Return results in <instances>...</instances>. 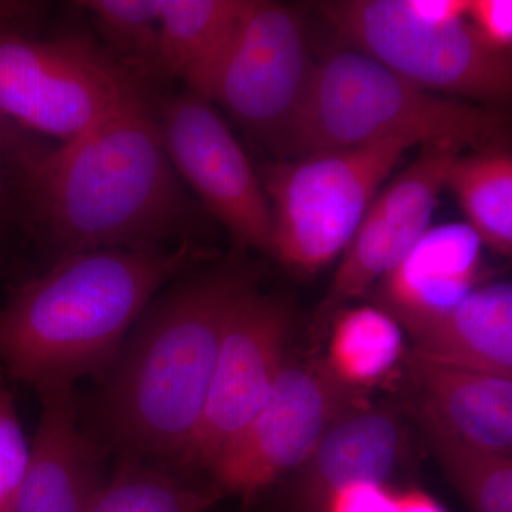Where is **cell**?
Wrapping results in <instances>:
<instances>
[{
  "label": "cell",
  "instance_id": "6da1fadb",
  "mask_svg": "<svg viewBox=\"0 0 512 512\" xmlns=\"http://www.w3.org/2000/svg\"><path fill=\"white\" fill-rule=\"evenodd\" d=\"M22 227L56 259L190 239L197 205L174 170L156 101L55 146L22 175Z\"/></svg>",
  "mask_w": 512,
  "mask_h": 512
},
{
  "label": "cell",
  "instance_id": "7a4b0ae2",
  "mask_svg": "<svg viewBox=\"0 0 512 512\" xmlns=\"http://www.w3.org/2000/svg\"><path fill=\"white\" fill-rule=\"evenodd\" d=\"M259 268L234 256L158 296L100 373L97 439L123 457L177 463L200 423L228 313Z\"/></svg>",
  "mask_w": 512,
  "mask_h": 512
},
{
  "label": "cell",
  "instance_id": "3957f363",
  "mask_svg": "<svg viewBox=\"0 0 512 512\" xmlns=\"http://www.w3.org/2000/svg\"><path fill=\"white\" fill-rule=\"evenodd\" d=\"M204 259L191 239L55 259L0 306V366L39 390L100 375L156 293Z\"/></svg>",
  "mask_w": 512,
  "mask_h": 512
},
{
  "label": "cell",
  "instance_id": "277c9868",
  "mask_svg": "<svg viewBox=\"0 0 512 512\" xmlns=\"http://www.w3.org/2000/svg\"><path fill=\"white\" fill-rule=\"evenodd\" d=\"M504 117L421 90L359 50L316 63L301 107L276 153L302 158L406 137L419 146L448 143L485 148Z\"/></svg>",
  "mask_w": 512,
  "mask_h": 512
},
{
  "label": "cell",
  "instance_id": "5b68a950",
  "mask_svg": "<svg viewBox=\"0 0 512 512\" xmlns=\"http://www.w3.org/2000/svg\"><path fill=\"white\" fill-rule=\"evenodd\" d=\"M154 101L92 36L0 35V114L33 136L67 143Z\"/></svg>",
  "mask_w": 512,
  "mask_h": 512
},
{
  "label": "cell",
  "instance_id": "8992f818",
  "mask_svg": "<svg viewBox=\"0 0 512 512\" xmlns=\"http://www.w3.org/2000/svg\"><path fill=\"white\" fill-rule=\"evenodd\" d=\"M416 146L412 138L394 137L265 164L258 177L274 222L271 254L308 275L335 261L349 247L379 188Z\"/></svg>",
  "mask_w": 512,
  "mask_h": 512
},
{
  "label": "cell",
  "instance_id": "52a82bcc",
  "mask_svg": "<svg viewBox=\"0 0 512 512\" xmlns=\"http://www.w3.org/2000/svg\"><path fill=\"white\" fill-rule=\"evenodd\" d=\"M320 9L352 49L421 90L481 101L510 97V53L485 45L467 19L421 22L403 0H338Z\"/></svg>",
  "mask_w": 512,
  "mask_h": 512
},
{
  "label": "cell",
  "instance_id": "ba28073f",
  "mask_svg": "<svg viewBox=\"0 0 512 512\" xmlns=\"http://www.w3.org/2000/svg\"><path fill=\"white\" fill-rule=\"evenodd\" d=\"M325 360L286 359L261 409L211 464L212 485L251 501L311 454L329 427L362 406Z\"/></svg>",
  "mask_w": 512,
  "mask_h": 512
},
{
  "label": "cell",
  "instance_id": "9c48e42d",
  "mask_svg": "<svg viewBox=\"0 0 512 512\" xmlns=\"http://www.w3.org/2000/svg\"><path fill=\"white\" fill-rule=\"evenodd\" d=\"M315 66L298 10L248 0L208 101L220 104L249 136L276 151L305 99Z\"/></svg>",
  "mask_w": 512,
  "mask_h": 512
},
{
  "label": "cell",
  "instance_id": "30bf717a",
  "mask_svg": "<svg viewBox=\"0 0 512 512\" xmlns=\"http://www.w3.org/2000/svg\"><path fill=\"white\" fill-rule=\"evenodd\" d=\"M168 158L205 210L227 228L237 252H272L274 222L261 180L211 101L184 90L156 100Z\"/></svg>",
  "mask_w": 512,
  "mask_h": 512
},
{
  "label": "cell",
  "instance_id": "8fae6325",
  "mask_svg": "<svg viewBox=\"0 0 512 512\" xmlns=\"http://www.w3.org/2000/svg\"><path fill=\"white\" fill-rule=\"evenodd\" d=\"M292 315L274 295L251 289L232 306L200 423L177 466L210 470L222 448L266 402L291 338Z\"/></svg>",
  "mask_w": 512,
  "mask_h": 512
},
{
  "label": "cell",
  "instance_id": "7c38bea8",
  "mask_svg": "<svg viewBox=\"0 0 512 512\" xmlns=\"http://www.w3.org/2000/svg\"><path fill=\"white\" fill-rule=\"evenodd\" d=\"M460 151L448 143L421 146L419 157L376 195L316 311V339L346 303L379 284L429 231L448 171Z\"/></svg>",
  "mask_w": 512,
  "mask_h": 512
},
{
  "label": "cell",
  "instance_id": "4fadbf2b",
  "mask_svg": "<svg viewBox=\"0 0 512 512\" xmlns=\"http://www.w3.org/2000/svg\"><path fill=\"white\" fill-rule=\"evenodd\" d=\"M39 426L29 466L10 512H89L101 478L103 446L83 429L73 386L39 390Z\"/></svg>",
  "mask_w": 512,
  "mask_h": 512
},
{
  "label": "cell",
  "instance_id": "5bb4252c",
  "mask_svg": "<svg viewBox=\"0 0 512 512\" xmlns=\"http://www.w3.org/2000/svg\"><path fill=\"white\" fill-rule=\"evenodd\" d=\"M404 443L402 420L392 407L350 410L292 471L281 495L282 512H323L330 495L353 481L387 483Z\"/></svg>",
  "mask_w": 512,
  "mask_h": 512
},
{
  "label": "cell",
  "instance_id": "9a60e30c",
  "mask_svg": "<svg viewBox=\"0 0 512 512\" xmlns=\"http://www.w3.org/2000/svg\"><path fill=\"white\" fill-rule=\"evenodd\" d=\"M483 244L467 224L430 228L377 286V305L409 332L480 288Z\"/></svg>",
  "mask_w": 512,
  "mask_h": 512
},
{
  "label": "cell",
  "instance_id": "2e32d148",
  "mask_svg": "<svg viewBox=\"0 0 512 512\" xmlns=\"http://www.w3.org/2000/svg\"><path fill=\"white\" fill-rule=\"evenodd\" d=\"M426 433L511 456L512 377L437 365L406 352Z\"/></svg>",
  "mask_w": 512,
  "mask_h": 512
},
{
  "label": "cell",
  "instance_id": "e0dca14e",
  "mask_svg": "<svg viewBox=\"0 0 512 512\" xmlns=\"http://www.w3.org/2000/svg\"><path fill=\"white\" fill-rule=\"evenodd\" d=\"M412 353L437 365L512 377L510 282L480 286L456 308L409 330Z\"/></svg>",
  "mask_w": 512,
  "mask_h": 512
},
{
  "label": "cell",
  "instance_id": "ac0fdd59",
  "mask_svg": "<svg viewBox=\"0 0 512 512\" xmlns=\"http://www.w3.org/2000/svg\"><path fill=\"white\" fill-rule=\"evenodd\" d=\"M248 0H158L160 74L208 100Z\"/></svg>",
  "mask_w": 512,
  "mask_h": 512
},
{
  "label": "cell",
  "instance_id": "d6986e66",
  "mask_svg": "<svg viewBox=\"0 0 512 512\" xmlns=\"http://www.w3.org/2000/svg\"><path fill=\"white\" fill-rule=\"evenodd\" d=\"M446 188L456 195L468 227L483 247L508 256L512 251V156L488 146L474 156H458Z\"/></svg>",
  "mask_w": 512,
  "mask_h": 512
},
{
  "label": "cell",
  "instance_id": "ffe728a7",
  "mask_svg": "<svg viewBox=\"0 0 512 512\" xmlns=\"http://www.w3.org/2000/svg\"><path fill=\"white\" fill-rule=\"evenodd\" d=\"M332 322L325 362L350 389L382 382L406 355L402 328L379 306L342 309Z\"/></svg>",
  "mask_w": 512,
  "mask_h": 512
},
{
  "label": "cell",
  "instance_id": "44dd1931",
  "mask_svg": "<svg viewBox=\"0 0 512 512\" xmlns=\"http://www.w3.org/2000/svg\"><path fill=\"white\" fill-rule=\"evenodd\" d=\"M221 497L215 485L192 484L138 458L123 457L94 494L89 512H207Z\"/></svg>",
  "mask_w": 512,
  "mask_h": 512
},
{
  "label": "cell",
  "instance_id": "7402d4cb",
  "mask_svg": "<svg viewBox=\"0 0 512 512\" xmlns=\"http://www.w3.org/2000/svg\"><path fill=\"white\" fill-rule=\"evenodd\" d=\"M74 5L87 12L100 45L117 62L150 87L163 82L158 0H83Z\"/></svg>",
  "mask_w": 512,
  "mask_h": 512
},
{
  "label": "cell",
  "instance_id": "603a6c76",
  "mask_svg": "<svg viewBox=\"0 0 512 512\" xmlns=\"http://www.w3.org/2000/svg\"><path fill=\"white\" fill-rule=\"evenodd\" d=\"M431 451L471 512H512L511 456L426 433Z\"/></svg>",
  "mask_w": 512,
  "mask_h": 512
},
{
  "label": "cell",
  "instance_id": "cb8c5ba5",
  "mask_svg": "<svg viewBox=\"0 0 512 512\" xmlns=\"http://www.w3.org/2000/svg\"><path fill=\"white\" fill-rule=\"evenodd\" d=\"M30 444L23 434L15 400L0 383V512L12 511L29 466Z\"/></svg>",
  "mask_w": 512,
  "mask_h": 512
},
{
  "label": "cell",
  "instance_id": "d4e9b609",
  "mask_svg": "<svg viewBox=\"0 0 512 512\" xmlns=\"http://www.w3.org/2000/svg\"><path fill=\"white\" fill-rule=\"evenodd\" d=\"M467 20L485 45L497 52L510 53L512 0H470Z\"/></svg>",
  "mask_w": 512,
  "mask_h": 512
},
{
  "label": "cell",
  "instance_id": "484cf974",
  "mask_svg": "<svg viewBox=\"0 0 512 512\" xmlns=\"http://www.w3.org/2000/svg\"><path fill=\"white\" fill-rule=\"evenodd\" d=\"M323 512H397V491L386 483L353 481L330 495Z\"/></svg>",
  "mask_w": 512,
  "mask_h": 512
},
{
  "label": "cell",
  "instance_id": "4316f807",
  "mask_svg": "<svg viewBox=\"0 0 512 512\" xmlns=\"http://www.w3.org/2000/svg\"><path fill=\"white\" fill-rule=\"evenodd\" d=\"M53 147L46 138L33 136L0 114V153L9 158L20 175L30 170Z\"/></svg>",
  "mask_w": 512,
  "mask_h": 512
},
{
  "label": "cell",
  "instance_id": "83f0119b",
  "mask_svg": "<svg viewBox=\"0 0 512 512\" xmlns=\"http://www.w3.org/2000/svg\"><path fill=\"white\" fill-rule=\"evenodd\" d=\"M47 15V3L0 0V35L37 36Z\"/></svg>",
  "mask_w": 512,
  "mask_h": 512
},
{
  "label": "cell",
  "instance_id": "f1b7e54d",
  "mask_svg": "<svg viewBox=\"0 0 512 512\" xmlns=\"http://www.w3.org/2000/svg\"><path fill=\"white\" fill-rule=\"evenodd\" d=\"M19 171L0 153V234L22 225V191Z\"/></svg>",
  "mask_w": 512,
  "mask_h": 512
},
{
  "label": "cell",
  "instance_id": "f546056e",
  "mask_svg": "<svg viewBox=\"0 0 512 512\" xmlns=\"http://www.w3.org/2000/svg\"><path fill=\"white\" fill-rule=\"evenodd\" d=\"M470 0H403L404 8L421 22L447 25L467 19Z\"/></svg>",
  "mask_w": 512,
  "mask_h": 512
}]
</instances>
